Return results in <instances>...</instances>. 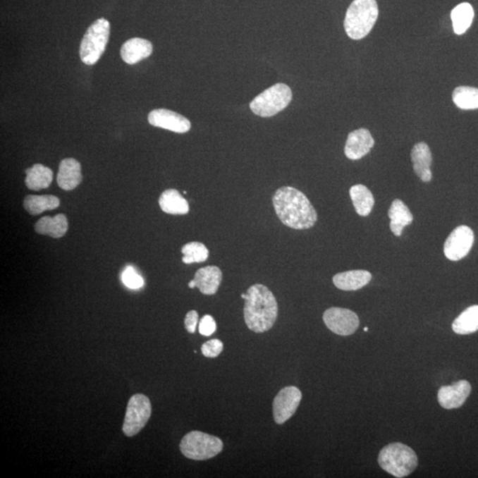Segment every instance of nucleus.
<instances>
[{
	"mask_svg": "<svg viewBox=\"0 0 478 478\" xmlns=\"http://www.w3.org/2000/svg\"><path fill=\"white\" fill-rule=\"evenodd\" d=\"M274 207L280 221L294 230H307L317 221V213L300 190L282 187L273 197Z\"/></svg>",
	"mask_w": 478,
	"mask_h": 478,
	"instance_id": "obj_1",
	"label": "nucleus"
},
{
	"mask_svg": "<svg viewBox=\"0 0 478 478\" xmlns=\"http://www.w3.org/2000/svg\"><path fill=\"white\" fill-rule=\"evenodd\" d=\"M245 294L244 317L249 330L255 333L269 331L278 314V306L271 290L261 283H256Z\"/></svg>",
	"mask_w": 478,
	"mask_h": 478,
	"instance_id": "obj_2",
	"label": "nucleus"
},
{
	"mask_svg": "<svg viewBox=\"0 0 478 478\" xmlns=\"http://www.w3.org/2000/svg\"><path fill=\"white\" fill-rule=\"evenodd\" d=\"M379 17L376 0H353L345 18L346 34L353 40L364 38L373 29Z\"/></svg>",
	"mask_w": 478,
	"mask_h": 478,
	"instance_id": "obj_3",
	"label": "nucleus"
},
{
	"mask_svg": "<svg viewBox=\"0 0 478 478\" xmlns=\"http://www.w3.org/2000/svg\"><path fill=\"white\" fill-rule=\"evenodd\" d=\"M379 466L387 473L403 478L413 473L418 465V457L413 449L403 443H391L381 450Z\"/></svg>",
	"mask_w": 478,
	"mask_h": 478,
	"instance_id": "obj_4",
	"label": "nucleus"
},
{
	"mask_svg": "<svg viewBox=\"0 0 478 478\" xmlns=\"http://www.w3.org/2000/svg\"><path fill=\"white\" fill-rule=\"evenodd\" d=\"M223 449V443L219 438L199 431L187 433L180 443V451L186 458L194 460L213 458Z\"/></svg>",
	"mask_w": 478,
	"mask_h": 478,
	"instance_id": "obj_5",
	"label": "nucleus"
},
{
	"mask_svg": "<svg viewBox=\"0 0 478 478\" xmlns=\"http://www.w3.org/2000/svg\"><path fill=\"white\" fill-rule=\"evenodd\" d=\"M110 36L109 20L99 18L89 27L80 47V58L85 64L92 66L99 61L106 50Z\"/></svg>",
	"mask_w": 478,
	"mask_h": 478,
	"instance_id": "obj_6",
	"label": "nucleus"
},
{
	"mask_svg": "<svg viewBox=\"0 0 478 478\" xmlns=\"http://www.w3.org/2000/svg\"><path fill=\"white\" fill-rule=\"evenodd\" d=\"M292 99L288 85L276 84L256 97L250 103V109L256 116L271 117L288 106Z\"/></svg>",
	"mask_w": 478,
	"mask_h": 478,
	"instance_id": "obj_7",
	"label": "nucleus"
},
{
	"mask_svg": "<svg viewBox=\"0 0 478 478\" xmlns=\"http://www.w3.org/2000/svg\"><path fill=\"white\" fill-rule=\"evenodd\" d=\"M152 415V404L144 394H135L128 403L123 431L127 436L138 434L147 425Z\"/></svg>",
	"mask_w": 478,
	"mask_h": 478,
	"instance_id": "obj_8",
	"label": "nucleus"
},
{
	"mask_svg": "<svg viewBox=\"0 0 478 478\" xmlns=\"http://www.w3.org/2000/svg\"><path fill=\"white\" fill-rule=\"evenodd\" d=\"M323 318L329 330L339 336L352 335L360 326L358 315L346 308H329Z\"/></svg>",
	"mask_w": 478,
	"mask_h": 478,
	"instance_id": "obj_9",
	"label": "nucleus"
},
{
	"mask_svg": "<svg viewBox=\"0 0 478 478\" xmlns=\"http://www.w3.org/2000/svg\"><path fill=\"white\" fill-rule=\"evenodd\" d=\"M302 400L299 388L287 386L280 390L273 401V415L277 424H285L293 417Z\"/></svg>",
	"mask_w": 478,
	"mask_h": 478,
	"instance_id": "obj_10",
	"label": "nucleus"
},
{
	"mask_svg": "<svg viewBox=\"0 0 478 478\" xmlns=\"http://www.w3.org/2000/svg\"><path fill=\"white\" fill-rule=\"evenodd\" d=\"M474 244V232L466 225H460L453 231L446 240L444 252L450 261L457 262L466 257Z\"/></svg>",
	"mask_w": 478,
	"mask_h": 478,
	"instance_id": "obj_11",
	"label": "nucleus"
},
{
	"mask_svg": "<svg viewBox=\"0 0 478 478\" xmlns=\"http://www.w3.org/2000/svg\"><path fill=\"white\" fill-rule=\"evenodd\" d=\"M148 122L152 126L176 133H186L190 130V123L186 117L168 109L152 110L148 114Z\"/></svg>",
	"mask_w": 478,
	"mask_h": 478,
	"instance_id": "obj_12",
	"label": "nucleus"
},
{
	"mask_svg": "<svg viewBox=\"0 0 478 478\" xmlns=\"http://www.w3.org/2000/svg\"><path fill=\"white\" fill-rule=\"evenodd\" d=\"M470 393V384L466 380H460L453 386L441 387L438 393L439 403L445 410H455L465 403Z\"/></svg>",
	"mask_w": 478,
	"mask_h": 478,
	"instance_id": "obj_13",
	"label": "nucleus"
},
{
	"mask_svg": "<svg viewBox=\"0 0 478 478\" xmlns=\"http://www.w3.org/2000/svg\"><path fill=\"white\" fill-rule=\"evenodd\" d=\"M374 145L375 140L368 130H356L348 135L345 154L349 159L357 161L368 154Z\"/></svg>",
	"mask_w": 478,
	"mask_h": 478,
	"instance_id": "obj_14",
	"label": "nucleus"
},
{
	"mask_svg": "<svg viewBox=\"0 0 478 478\" xmlns=\"http://www.w3.org/2000/svg\"><path fill=\"white\" fill-rule=\"evenodd\" d=\"M413 168L415 174L422 182L429 183L432 179L431 166L432 164L431 152L429 145L421 142L415 145L411 152Z\"/></svg>",
	"mask_w": 478,
	"mask_h": 478,
	"instance_id": "obj_15",
	"label": "nucleus"
},
{
	"mask_svg": "<svg viewBox=\"0 0 478 478\" xmlns=\"http://www.w3.org/2000/svg\"><path fill=\"white\" fill-rule=\"evenodd\" d=\"M152 50L154 47L150 41L144 38L134 37L123 44L121 49V56L126 63L134 65L150 56Z\"/></svg>",
	"mask_w": 478,
	"mask_h": 478,
	"instance_id": "obj_16",
	"label": "nucleus"
},
{
	"mask_svg": "<svg viewBox=\"0 0 478 478\" xmlns=\"http://www.w3.org/2000/svg\"><path fill=\"white\" fill-rule=\"evenodd\" d=\"M82 180L81 164L75 159H64L61 162L57 175V183L61 189L74 190Z\"/></svg>",
	"mask_w": 478,
	"mask_h": 478,
	"instance_id": "obj_17",
	"label": "nucleus"
},
{
	"mask_svg": "<svg viewBox=\"0 0 478 478\" xmlns=\"http://www.w3.org/2000/svg\"><path fill=\"white\" fill-rule=\"evenodd\" d=\"M223 279V273L216 266H207L197 270L194 276L195 286L205 295H214L217 293Z\"/></svg>",
	"mask_w": 478,
	"mask_h": 478,
	"instance_id": "obj_18",
	"label": "nucleus"
},
{
	"mask_svg": "<svg viewBox=\"0 0 478 478\" xmlns=\"http://www.w3.org/2000/svg\"><path fill=\"white\" fill-rule=\"evenodd\" d=\"M372 275L367 270H350L333 276V283L342 290H357L368 285Z\"/></svg>",
	"mask_w": 478,
	"mask_h": 478,
	"instance_id": "obj_19",
	"label": "nucleus"
},
{
	"mask_svg": "<svg viewBox=\"0 0 478 478\" xmlns=\"http://www.w3.org/2000/svg\"><path fill=\"white\" fill-rule=\"evenodd\" d=\"M388 216L390 218V228L396 237H400L405 227L408 226L414 220L413 214L403 200H395L391 203Z\"/></svg>",
	"mask_w": 478,
	"mask_h": 478,
	"instance_id": "obj_20",
	"label": "nucleus"
},
{
	"mask_svg": "<svg viewBox=\"0 0 478 478\" xmlns=\"http://www.w3.org/2000/svg\"><path fill=\"white\" fill-rule=\"evenodd\" d=\"M68 228V219L64 214H57L54 217L44 216L37 221L35 225L37 233L47 235L54 238H60L67 233Z\"/></svg>",
	"mask_w": 478,
	"mask_h": 478,
	"instance_id": "obj_21",
	"label": "nucleus"
},
{
	"mask_svg": "<svg viewBox=\"0 0 478 478\" xmlns=\"http://www.w3.org/2000/svg\"><path fill=\"white\" fill-rule=\"evenodd\" d=\"M159 207L164 212L169 214H186L189 213L188 202L175 189L166 190L159 200Z\"/></svg>",
	"mask_w": 478,
	"mask_h": 478,
	"instance_id": "obj_22",
	"label": "nucleus"
},
{
	"mask_svg": "<svg viewBox=\"0 0 478 478\" xmlns=\"http://www.w3.org/2000/svg\"><path fill=\"white\" fill-rule=\"evenodd\" d=\"M353 207L359 216H368L375 205L373 194L365 185H356L350 189Z\"/></svg>",
	"mask_w": 478,
	"mask_h": 478,
	"instance_id": "obj_23",
	"label": "nucleus"
},
{
	"mask_svg": "<svg viewBox=\"0 0 478 478\" xmlns=\"http://www.w3.org/2000/svg\"><path fill=\"white\" fill-rule=\"evenodd\" d=\"M25 183L27 188L33 190L47 189L53 182L54 173L42 164H35L26 171Z\"/></svg>",
	"mask_w": 478,
	"mask_h": 478,
	"instance_id": "obj_24",
	"label": "nucleus"
},
{
	"mask_svg": "<svg viewBox=\"0 0 478 478\" xmlns=\"http://www.w3.org/2000/svg\"><path fill=\"white\" fill-rule=\"evenodd\" d=\"M453 331L456 334L467 335L478 331V306H471L464 310L453 321Z\"/></svg>",
	"mask_w": 478,
	"mask_h": 478,
	"instance_id": "obj_25",
	"label": "nucleus"
},
{
	"mask_svg": "<svg viewBox=\"0 0 478 478\" xmlns=\"http://www.w3.org/2000/svg\"><path fill=\"white\" fill-rule=\"evenodd\" d=\"M23 206L30 214L37 216L47 210L56 209L60 207V200L53 195H29L24 200Z\"/></svg>",
	"mask_w": 478,
	"mask_h": 478,
	"instance_id": "obj_26",
	"label": "nucleus"
},
{
	"mask_svg": "<svg viewBox=\"0 0 478 478\" xmlns=\"http://www.w3.org/2000/svg\"><path fill=\"white\" fill-rule=\"evenodd\" d=\"M474 9L469 3H462L453 9L451 18L455 34L462 35L470 29L474 19Z\"/></svg>",
	"mask_w": 478,
	"mask_h": 478,
	"instance_id": "obj_27",
	"label": "nucleus"
},
{
	"mask_svg": "<svg viewBox=\"0 0 478 478\" xmlns=\"http://www.w3.org/2000/svg\"><path fill=\"white\" fill-rule=\"evenodd\" d=\"M453 102L462 110L478 109V89L460 86L453 91Z\"/></svg>",
	"mask_w": 478,
	"mask_h": 478,
	"instance_id": "obj_28",
	"label": "nucleus"
},
{
	"mask_svg": "<svg viewBox=\"0 0 478 478\" xmlns=\"http://www.w3.org/2000/svg\"><path fill=\"white\" fill-rule=\"evenodd\" d=\"M182 254L183 255V263L192 264V263L206 262L209 258V252L205 245L199 243V242H190L183 245Z\"/></svg>",
	"mask_w": 478,
	"mask_h": 478,
	"instance_id": "obj_29",
	"label": "nucleus"
},
{
	"mask_svg": "<svg viewBox=\"0 0 478 478\" xmlns=\"http://www.w3.org/2000/svg\"><path fill=\"white\" fill-rule=\"evenodd\" d=\"M122 278L128 288L136 290L144 286V279L138 275L133 266H127L123 273Z\"/></svg>",
	"mask_w": 478,
	"mask_h": 478,
	"instance_id": "obj_30",
	"label": "nucleus"
},
{
	"mask_svg": "<svg viewBox=\"0 0 478 478\" xmlns=\"http://www.w3.org/2000/svg\"><path fill=\"white\" fill-rule=\"evenodd\" d=\"M223 344L219 339H211V341L204 343L202 346V352L204 356L209 358H216L223 352Z\"/></svg>",
	"mask_w": 478,
	"mask_h": 478,
	"instance_id": "obj_31",
	"label": "nucleus"
},
{
	"mask_svg": "<svg viewBox=\"0 0 478 478\" xmlns=\"http://www.w3.org/2000/svg\"><path fill=\"white\" fill-rule=\"evenodd\" d=\"M200 333L209 337L213 335L216 331V324L214 319L209 314L204 315L202 320H200L199 326Z\"/></svg>",
	"mask_w": 478,
	"mask_h": 478,
	"instance_id": "obj_32",
	"label": "nucleus"
},
{
	"mask_svg": "<svg viewBox=\"0 0 478 478\" xmlns=\"http://www.w3.org/2000/svg\"><path fill=\"white\" fill-rule=\"evenodd\" d=\"M197 321H199V314H197V312L195 310L188 312L185 319L186 331L190 332V333H194L196 331Z\"/></svg>",
	"mask_w": 478,
	"mask_h": 478,
	"instance_id": "obj_33",
	"label": "nucleus"
},
{
	"mask_svg": "<svg viewBox=\"0 0 478 478\" xmlns=\"http://www.w3.org/2000/svg\"><path fill=\"white\" fill-rule=\"evenodd\" d=\"M189 287H190V289L195 288L196 286H195V282H194V280H192V281H190L189 283Z\"/></svg>",
	"mask_w": 478,
	"mask_h": 478,
	"instance_id": "obj_34",
	"label": "nucleus"
},
{
	"mask_svg": "<svg viewBox=\"0 0 478 478\" xmlns=\"http://www.w3.org/2000/svg\"><path fill=\"white\" fill-rule=\"evenodd\" d=\"M241 297L243 298L244 300H245V297H247V294L243 293V294H242Z\"/></svg>",
	"mask_w": 478,
	"mask_h": 478,
	"instance_id": "obj_35",
	"label": "nucleus"
},
{
	"mask_svg": "<svg viewBox=\"0 0 478 478\" xmlns=\"http://www.w3.org/2000/svg\"><path fill=\"white\" fill-rule=\"evenodd\" d=\"M369 331V328H367V327L364 328V331Z\"/></svg>",
	"mask_w": 478,
	"mask_h": 478,
	"instance_id": "obj_36",
	"label": "nucleus"
}]
</instances>
